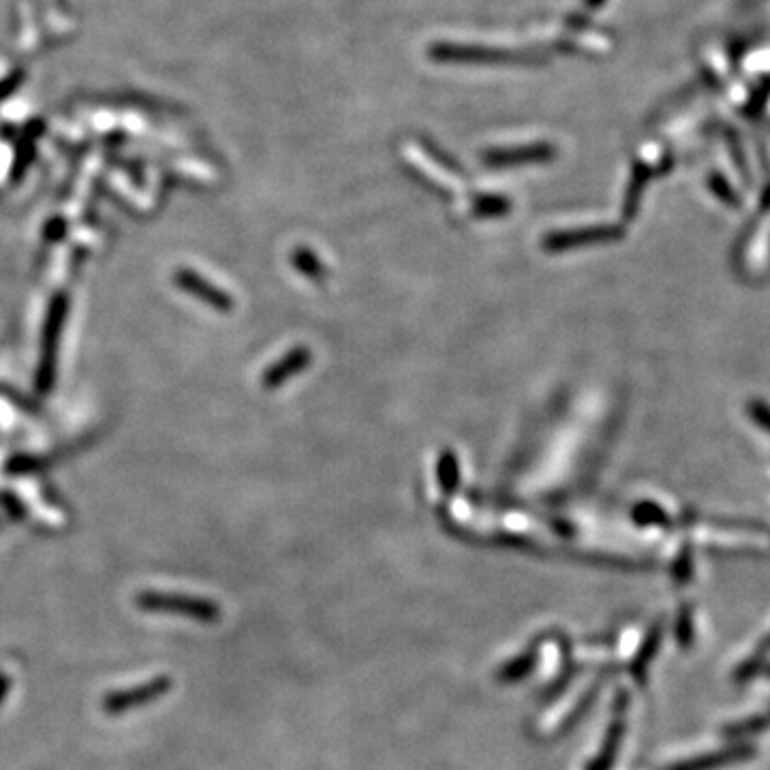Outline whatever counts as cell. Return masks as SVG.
<instances>
[{
  "label": "cell",
  "mask_w": 770,
  "mask_h": 770,
  "mask_svg": "<svg viewBox=\"0 0 770 770\" xmlns=\"http://www.w3.org/2000/svg\"><path fill=\"white\" fill-rule=\"evenodd\" d=\"M135 606L146 612L180 614L199 623H217L221 619V608L212 599L176 591H142L135 595Z\"/></svg>",
  "instance_id": "obj_1"
},
{
  "label": "cell",
  "mask_w": 770,
  "mask_h": 770,
  "mask_svg": "<svg viewBox=\"0 0 770 770\" xmlns=\"http://www.w3.org/2000/svg\"><path fill=\"white\" fill-rule=\"evenodd\" d=\"M172 685L174 683H172V679H169V676H154V679H150L142 685L110 691L107 696H103L101 708L107 715L129 713V711H133V708H142V706L157 702L159 698L165 696V693H169Z\"/></svg>",
  "instance_id": "obj_3"
},
{
  "label": "cell",
  "mask_w": 770,
  "mask_h": 770,
  "mask_svg": "<svg viewBox=\"0 0 770 770\" xmlns=\"http://www.w3.org/2000/svg\"><path fill=\"white\" fill-rule=\"evenodd\" d=\"M67 308H69L67 296L65 294H58L52 300L48 317H45V323H43L41 353H39V366H37V390L41 394H48L54 388L60 336H63Z\"/></svg>",
  "instance_id": "obj_2"
},
{
  "label": "cell",
  "mask_w": 770,
  "mask_h": 770,
  "mask_svg": "<svg viewBox=\"0 0 770 770\" xmlns=\"http://www.w3.org/2000/svg\"><path fill=\"white\" fill-rule=\"evenodd\" d=\"M174 281L180 289L187 291V294L208 302L210 306L217 308V311H231V304L234 302H231V298L225 294V291L206 281L204 276H199L195 270L178 268L174 274Z\"/></svg>",
  "instance_id": "obj_4"
},
{
  "label": "cell",
  "mask_w": 770,
  "mask_h": 770,
  "mask_svg": "<svg viewBox=\"0 0 770 770\" xmlns=\"http://www.w3.org/2000/svg\"><path fill=\"white\" fill-rule=\"evenodd\" d=\"M9 689H11V679H9V674H7V672H0V704L5 702Z\"/></svg>",
  "instance_id": "obj_6"
},
{
  "label": "cell",
  "mask_w": 770,
  "mask_h": 770,
  "mask_svg": "<svg viewBox=\"0 0 770 770\" xmlns=\"http://www.w3.org/2000/svg\"><path fill=\"white\" fill-rule=\"evenodd\" d=\"M304 364L302 353H294V356H287L281 364L272 366L266 373V385H279L283 379H287L289 373H296L298 368Z\"/></svg>",
  "instance_id": "obj_5"
}]
</instances>
